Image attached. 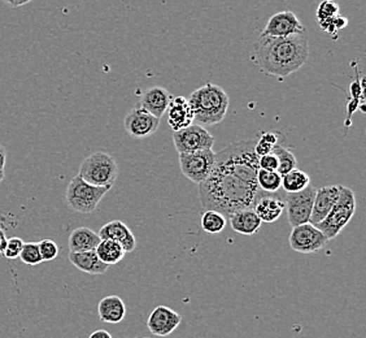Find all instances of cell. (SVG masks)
I'll return each instance as SVG.
<instances>
[{"mask_svg":"<svg viewBox=\"0 0 366 338\" xmlns=\"http://www.w3.org/2000/svg\"><path fill=\"white\" fill-rule=\"evenodd\" d=\"M306 30L298 16L291 11H281L269 18L261 35L272 38H286Z\"/></svg>","mask_w":366,"mask_h":338,"instance_id":"obj_12","label":"cell"},{"mask_svg":"<svg viewBox=\"0 0 366 338\" xmlns=\"http://www.w3.org/2000/svg\"><path fill=\"white\" fill-rule=\"evenodd\" d=\"M69 261L76 268L89 275H103L110 268L98 258L95 250L86 252H69Z\"/></svg>","mask_w":366,"mask_h":338,"instance_id":"obj_20","label":"cell"},{"mask_svg":"<svg viewBox=\"0 0 366 338\" xmlns=\"http://www.w3.org/2000/svg\"><path fill=\"white\" fill-rule=\"evenodd\" d=\"M168 113V125L173 131L188 128L194 124V113L188 104V98L176 96L173 98L166 110Z\"/></svg>","mask_w":366,"mask_h":338,"instance_id":"obj_16","label":"cell"},{"mask_svg":"<svg viewBox=\"0 0 366 338\" xmlns=\"http://www.w3.org/2000/svg\"><path fill=\"white\" fill-rule=\"evenodd\" d=\"M285 208V202L278 195L265 193L264 195H261L256 202L254 211L261 220V223H274L281 217Z\"/></svg>","mask_w":366,"mask_h":338,"instance_id":"obj_18","label":"cell"},{"mask_svg":"<svg viewBox=\"0 0 366 338\" xmlns=\"http://www.w3.org/2000/svg\"><path fill=\"white\" fill-rule=\"evenodd\" d=\"M112 188H98L84 181L79 176H76L69 182L65 200L69 207L79 214H93L99 206L104 195L111 190Z\"/></svg>","mask_w":366,"mask_h":338,"instance_id":"obj_6","label":"cell"},{"mask_svg":"<svg viewBox=\"0 0 366 338\" xmlns=\"http://www.w3.org/2000/svg\"><path fill=\"white\" fill-rule=\"evenodd\" d=\"M7 241H8V238H7V235L4 233V230L0 229V254L4 252V249H6V246H7Z\"/></svg>","mask_w":366,"mask_h":338,"instance_id":"obj_37","label":"cell"},{"mask_svg":"<svg viewBox=\"0 0 366 338\" xmlns=\"http://www.w3.org/2000/svg\"><path fill=\"white\" fill-rule=\"evenodd\" d=\"M89 338H113L110 332L104 330H98L93 332Z\"/></svg>","mask_w":366,"mask_h":338,"instance_id":"obj_36","label":"cell"},{"mask_svg":"<svg viewBox=\"0 0 366 338\" xmlns=\"http://www.w3.org/2000/svg\"><path fill=\"white\" fill-rule=\"evenodd\" d=\"M143 338H150V337H143Z\"/></svg>","mask_w":366,"mask_h":338,"instance_id":"obj_40","label":"cell"},{"mask_svg":"<svg viewBox=\"0 0 366 338\" xmlns=\"http://www.w3.org/2000/svg\"><path fill=\"white\" fill-rule=\"evenodd\" d=\"M347 25H348V20L343 18L341 15H338L336 18H332V20H329L326 22L320 24V26L324 29L325 32L332 34L334 38H336V33L341 32V29H344Z\"/></svg>","mask_w":366,"mask_h":338,"instance_id":"obj_33","label":"cell"},{"mask_svg":"<svg viewBox=\"0 0 366 338\" xmlns=\"http://www.w3.org/2000/svg\"><path fill=\"white\" fill-rule=\"evenodd\" d=\"M95 252H96L98 258L108 267L119 264L126 254L119 243L111 241V240H102L98 245V247L95 249Z\"/></svg>","mask_w":366,"mask_h":338,"instance_id":"obj_23","label":"cell"},{"mask_svg":"<svg viewBox=\"0 0 366 338\" xmlns=\"http://www.w3.org/2000/svg\"><path fill=\"white\" fill-rule=\"evenodd\" d=\"M24 241L20 237H11L7 241V246L4 249L3 255L9 260H16L20 258L21 250L24 247Z\"/></svg>","mask_w":366,"mask_h":338,"instance_id":"obj_32","label":"cell"},{"mask_svg":"<svg viewBox=\"0 0 366 338\" xmlns=\"http://www.w3.org/2000/svg\"><path fill=\"white\" fill-rule=\"evenodd\" d=\"M38 247L42 261H51L56 259L59 255V246L52 240H42L41 242H38Z\"/></svg>","mask_w":366,"mask_h":338,"instance_id":"obj_31","label":"cell"},{"mask_svg":"<svg viewBox=\"0 0 366 338\" xmlns=\"http://www.w3.org/2000/svg\"><path fill=\"white\" fill-rule=\"evenodd\" d=\"M182 321L178 312L169 308L168 306H157L150 313L147 319V327L150 332L159 337H168L177 330Z\"/></svg>","mask_w":366,"mask_h":338,"instance_id":"obj_13","label":"cell"},{"mask_svg":"<svg viewBox=\"0 0 366 338\" xmlns=\"http://www.w3.org/2000/svg\"><path fill=\"white\" fill-rule=\"evenodd\" d=\"M174 148L178 154H190L209 150L214 145V137L204 126L192 124L188 128L173 133Z\"/></svg>","mask_w":366,"mask_h":338,"instance_id":"obj_8","label":"cell"},{"mask_svg":"<svg viewBox=\"0 0 366 338\" xmlns=\"http://www.w3.org/2000/svg\"><path fill=\"white\" fill-rule=\"evenodd\" d=\"M4 180V171H0V183Z\"/></svg>","mask_w":366,"mask_h":338,"instance_id":"obj_39","label":"cell"},{"mask_svg":"<svg viewBox=\"0 0 366 338\" xmlns=\"http://www.w3.org/2000/svg\"><path fill=\"white\" fill-rule=\"evenodd\" d=\"M272 154H274L278 160L277 172L281 176H285V174H289L291 171L296 169V165H298L296 156L294 155L286 146H283V143L273 148Z\"/></svg>","mask_w":366,"mask_h":338,"instance_id":"obj_26","label":"cell"},{"mask_svg":"<svg viewBox=\"0 0 366 338\" xmlns=\"http://www.w3.org/2000/svg\"><path fill=\"white\" fill-rule=\"evenodd\" d=\"M311 185V177L304 171L294 169L289 174L282 176V188L287 194L299 193L307 189Z\"/></svg>","mask_w":366,"mask_h":338,"instance_id":"obj_24","label":"cell"},{"mask_svg":"<svg viewBox=\"0 0 366 338\" xmlns=\"http://www.w3.org/2000/svg\"><path fill=\"white\" fill-rule=\"evenodd\" d=\"M6 163H7V150L0 143V171H4Z\"/></svg>","mask_w":366,"mask_h":338,"instance_id":"obj_35","label":"cell"},{"mask_svg":"<svg viewBox=\"0 0 366 338\" xmlns=\"http://www.w3.org/2000/svg\"><path fill=\"white\" fill-rule=\"evenodd\" d=\"M20 260L26 266H38L42 263L41 252L38 247V242L24 243V247L20 254Z\"/></svg>","mask_w":366,"mask_h":338,"instance_id":"obj_29","label":"cell"},{"mask_svg":"<svg viewBox=\"0 0 366 338\" xmlns=\"http://www.w3.org/2000/svg\"><path fill=\"white\" fill-rule=\"evenodd\" d=\"M200 226L205 233H221L226 226V217L216 211H205L200 219Z\"/></svg>","mask_w":366,"mask_h":338,"instance_id":"obj_28","label":"cell"},{"mask_svg":"<svg viewBox=\"0 0 366 338\" xmlns=\"http://www.w3.org/2000/svg\"><path fill=\"white\" fill-rule=\"evenodd\" d=\"M341 190V185H330L315 189V202L309 224L317 226L324 221L339 198Z\"/></svg>","mask_w":366,"mask_h":338,"instance_id":"obj_14","label":"cell"},{"mask_svg":"<svg viewBox=\"0 0 366 338\" xmlns=\"http://www.w3.org/2000/svg\"><path fill=\"white\" fill-rule=\"evenodd\" d=\"M355 211H356L355 193L349 188L341 186L339 198L334 204L330 214L326 216L324 221L315 226L330 241L332 238L338 237L341 230L348 226L351 219L355 215Z\"/></svg>","mask_w":366,"mask_h":338,"instance_id":"obj_5","label":"cell"},{"mask_svg":"<svg viewBox=\"0 0 366 338\" xmlns=\"http://www.w3.org/2000/svg\"><path fill=\"white\" fill-rule=\"evenodd\" d=\"M125 130L133 138H147L157 131L160 120L147 112L139 104L136 105L125 117Z\"/></svg>","mask_w":366,"mask_h":338,"instance_id":"obj_11","label":"cell"},{"mask_svg":"<svg viewBox=\"0 0 366 338\" xmlns=\"http://www.w3.org/2000/svg\"><path fill=\"white\" fill-rule=\"evenodd\" d=\"M178 155L182 174L196 185L203 183L209 177L216 163V152L212 148Z\"/></svg>","mask_w":366,"mask_h":338,"instance_id":"obj_7","label":"cell"},{"mask_svg":"<svg viewBox=\"0 0 366 338\" xmlns=\"http://www.w3.org/2000/svg\"><path fill=\"white\" fill-rule=\"evenodd\" d=\"M256 138L239 141L216 152L209 177L199 185V198L205 211H216L229 219L235 212L255 207L265 193L259 189V157Z\"/></svg>","mask_w":366,"mask_h":338,"instance_id":"obj_1","label":"cell"},{"mask_svg":"<svg viewBox=\"0 0 366 338\" xmlns=\"http://www.w3.org/2000/svg\"><path fill=\"white\" fill-rule=\"evenodd\" d=\"M9 6L11 7H21V6H24V4H27V1H20V3H12V1H9L8 3Z\"/></svg>","mask_w":366,"mask_h":338,"instance_id":"obj_38","label":"cell"},{"mask_svg":"<svg viewBox=\"0 0 366 338\" xmlns=\"http://www.w3.org/2000/svg\"><path fill=\"white\" fill-rule=\"evenodd\" d=\"M329 240L312 224L295 226L289 234V246L294 252L313 254L322 250Z\"/></svg>","mask_w":366,"mask_h":338,"instance_id":"obj_10","label":"cell"},{"mask_svg":"<svg viewBox=\"0 0 366 338\" xmlns=\"http://www.w3.org/2000/svg\"><path fill=\"white\" fill-rule=\"evenodd\" d=\"M315 189L311 185L303 191L286 195L285 206L287 209L289 226L295 228V226H304L309 223L313 202H315Z\"/></svg>","mask_w":366,"mask_h":338,"instance_id":"obj_9","label":"cell"},{"mask_svg":"<svg viewBox=\"0 0 366 338\" xmlns=\"http://www.w3.org/2000/svg\"><path fill=\"white\" fill-rule=\"evenodd\" d=\"M99 234L95 233L90 228H77L69 235V250L70 252H93L100 243Z\"/></svg>","mask_w":366,"mask_h":338,"instance_id":"obj_21","label":"cell"},{"mask_svg":"<svg viewBox=\"0 0 366 338\" xmlns=\"http://www.w3.org/2000/svg\"><path fill=\"white\" fill-rule=\"evenodd\" d=\"M338 15H339V6L334 1H322L315 12V18H317L318 24L326 22L332 18H336Z\"/></svg>","mask_w":366,"mask_h":338,"instance_id":"obj_30","label":"cell"},{"mask_svg":"<svg viewBox=\"0 0 366 338\" xmlns=\"http://www.w3.org/2000/svg\"><path fill=\"white\" fill-rule=\"evenodd\" d=\"M229 220H230L231 229L243 235H254L259 232L260 226L263 224L261 220L256 215L254 208L235 212L234 215L229 217Z\"/></svg>","mask_w":366,"mask_h":338,"instance_id":"obj_22","label":"cell"},{"mask_svg":"<svg viewBox=\"0 0 366 338\" xmlns=\"http://www.w3.org/2000/svg\"><path fill=\"white\" fill-rule=\"evenodd\" d=\"M119 167L113 156L98 151L81 163L78 176L84 181L98 188H112L117 180Z\"/></svg>","mask_w":366,"mask_h":338,"instance_id":"obj_4","label":"cell"},{"mask_svg":"<svg viewBox=\"0 0 366 338\" xmlns=\"http://www.w3.org/2000/svg\"><path fill=\"white\" fill-rule=\"evenodd\" d=\"M309 58L307 29L286 38L260 34L254 46V59L266 74L285 78L298 72Z\"/></svg>","mask_w":366,"mask_h":338,"instance_id":"obj_2","label":"cell"},{"mask_svg":"<svg viewBox=\"0 0 366 338\" xmlns=\"http://www.w3.org/2000/svg\"><path fill=\"white\" fill-rule=\"evenodd\" d=\"M259 168L269 171V172H277L278 169V160L274 154H268V155L259 157Z\"/></svg>","mask_w":366,"mask_h":338,"instance_id":"obj_34","label":"cell"},{"mask_svg":"<svg viewBox=\"0 0 366 338\" xmlns=\"http://www.w3.org/2000/svg\"><path fill=\"white\" fill-rule=\"evenodd\" d=\"M171 96L166 89L160 86L151 87L145 91L140 99V107L154 117L162 120V116L171 103Z\"/></svg>","mask_w":366,"mask_h":338,"instance_id":"obj_17","label":"cell"},{"mask_svg":"<svg viewBox=\"0 0 366 338\" xmlns=\"http://www.w3.org/2000/svg\"><path fill=\"white\" fill-rule=\"evenodd\" d=\"M98 315L103 323L119 324L126 316V306L119 295H108L99 302Z\"/></svg>","mask_w":366,"mask_h":338,"instance_id":"obj_19","label":"cell"},{"mask_svg":"<svg viewBox=\"0 0 366 338\" xmlns=\"http://www.w3.org/2000/svg\"><path fill=\"white\" fill-rule=\"evenodd\" d=\"M100 240H111L119 243L125 252H133L136 250V235L129 229L126 224L119 220H113L102 226L99 230Z\"/></svg>","mask_w":366,"mask_h":338,"instance_id":"obj_15","label":"cell"},{"mask_svg":"<svg viewBox=\"0 0 366 338\" xmlns=\"http://www.w3.org/2000/svg\"><path fill=\"white\" fill-rule=\"evenodd\" d=\"M188 104L197 125H216L221 122L229 110V96L218 85L205 84L190 94Z\"/></svg>","mask_w":366,"mask_h":338,"instance_id":"obj_3","label":"cell"},{"mask_svg":"<svg viewBox=\"0 0 366 338\" xmlns=\"http://www.w3.org/2000/svg\"><path fill=\"white\" fill-rule=\"evenodd\" d=\"M285 142V136L280 131H264L256 137L255 152L257 157L272 154L273 148Z\"/></svg>","mask_w":366,"mask_h":338,"instance_id":"obj_25","label":"cell"},{"mask_svg":"<svg viewBox=\"0 0 366 338\" xmlns=\"http://www.w3.org/2000/svg\"><path fill=\"white\" fill-rule=\"evenodd\" d=\"M259 189L266 194H275L282 188V176L278 172L259 169L257 172Z\"/></svg>","mask_w":366,"mask_h":338,"instance_id":"obj_27","label":"cell"}]
</instances>
